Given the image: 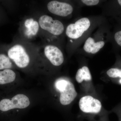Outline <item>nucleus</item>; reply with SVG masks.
Here are the masks:
<instances>
[{
  "label": "nucleus",
  "mask_w": 121,
  "mask_h": 121,
  "mask_svg": "<svg viewBox=\"0 0 121 121\" xmlns=\"http://www.w3.org/2000/svg\"><path fill=\"white\" fill-rule=\"evenodd\" d=\"M55 86L60 93V102L63 105L70 104L78 95L74 84L69 80H57L55 83Z\"/></svg>",
  "instance_id": "obj_1"
},
{
  "label": "nucleus",
  "mask_w": 121,
  "mask_h": 121,
  "mask_svg": "<svg viewBox=\"0 0 121 121\" xmlns=\"http://www.w3.org/2000/svg\"><path fill=\"white\" fill-rule=\"evenodd\" d=\"M7 55L16 65L20 68H25L28 66L30 59L28 54L22 45L16 44L8 50Z\"/></svg>",
  "instance_id": "obj_2"
},
{
  "label": "nucleus",
  "mask_w": 121,
  "mask_h": 121,
  "mask_svg": "<svg viewBox=\"0 0 121 121\" xmlns=\"http://www.w3.org/2000/svg\"><path fill=\"white\" fill-rule=\"evenodd\" d=\"M30 102L27 96L19 94L15 95L12 99H5L0 101V110L7 111L12 109H24L30 105Z\"/></svg>",
  "instance_id": "obj_3"
},
{
  "label": "nucleus",
  "mask_w": 121,
  "mask_h": 121,
  "mask_svg": "<svg viewBox=\"0 0 121 121\" xmlns=\"http://www.w3.org/2000/svg\"><path fill=\"white\" fill-rule=\"evenodd\" d=\"M39 24L42 29L55 35H61L64 31V26L62 22L58 20H53L48 15L41 16L39 18Z\"/></svg>",
  "instance_id": "obj_4"
},
{
  "label": "nucleus",
  "mask_w": 121,
  "mask_h": 121,
  "mask_svg": "<svg viewBox=\"0 0 121 121\" xmlns=\"http://www.w3.org/2000/svg\"><path fill=\"white\" fill-rule=\"evenodd\" d=\"M90 25V21L88 18H81L75 23L71 24L68 26L66 30V35L71 39H78L89 29Z\"/></svg>",
  "instance_id": "obj_5"
},
{
  "label": "nucleus",
  "mask_w": 121,
  "mask_h": 121,
  "mask_svg": "<svg viewBox=\"0 0 121 121\" xmlns=\"http://www.w3.org/2000/svg\"><path fill=\"white\" fill-rule=\"evenodd\" d=\"M79 105L83 112L95 114L100 112L102 107L99 100L91 95H86L80 98Z\"/></svg>",
  "instance_id": "obj_6"
},
{
  "label": "nucleus",
  "mask_w": 121,
  "mask_h": 121,
  "mask_svg": "<svg viewBox=\"0 0 121 121\" xmlns=\"http://www.w3.org/2000/svg\"><path fill=\"white\" fill-rule=\"evenodd\" d=\"M47 8L52 14L63 17L70 15L73 10V7L69 4L55 0L48 2Z\"/></svg>",
  "instance_id": "obj_7"
},
{
  "label": "nucleus",
  "mask_w": 121,
  "mask_h": 121,
  "mask_svg": "<svg viewBox=\"0 0 121 121\" xmlns=\"http://www.w3.org/2000/svg\"><path fill=\"white\" fill-rule=\"evenodd\" d=\"M44 53L47 58L54 66H60L63 63L64 57L62 52L55 45H47L44 48Z\"/></svg>",
  "instance_id": "obj_8"
},
{
  "label": "nucleus",
  "mask_w": 121,
  "mask_h": 121,
  "mask_svg": "<svg viewBox=\"0 0 121 121\" xmlns=\"http://www.w3.org/2000/svg\"><path fill=\"white\" fill-rule=\"evenodd\" d=\"M105 44V42L103 41L95 43L93 38L89 37L85 42L83 49L87 52L95 54L98 52L101 48H102Z\"/></svg>",
  "instance_id": "obj_9"
},
{
  "label": "nucleus",
  "mask_w": 121,
  "mask_h": 121,
  "mask_svg": "<svg viewBox=\"0 0 121 121\" xmlns=\"http://www.w3.org/2000/svg\"><path fill=\"white\" fill-rule=\"evenodd\" d=\"M16 78L15 72L11 69L0 71V84H4L13 82Z\"/></svg>",
  "instance_id": "obj_10"
},
{
  "label": "nucleus",
  "mask_w": 121,
  "mask_h": 121,
  "mask_svg": "<svg viewBox=\"0 0 121 121\" xmlns=\"http://www.w3.org/2000/svg\"><path fill=\"white\" fill-rule=\"evenodd\" d=\"M76 80L78 83L82 82L84 80L90 81L91 80V74L89 68L86 66L83 67L78 70L75 76Z\"/></svg>",
  "instance_id": "obj_11"
},
{
  "label": "nucleus",
  "mask_w": 121,
  "mask_h": 121,
  "mask_svg": "<svg viewBox=\"0 0 121 121\" xmlns=\"http://www.w3.org/2000/svg\"><path fill=\"white\" fill-rule=\"evenodd\" d=\"M25 26L27 29V34L29 35H35L39 31V23L32 18L27 19L25 22Z\"/></svg>",
  "instance_id": "obj_12"
},
{
  "label": "nucleus",
  "mask_w": 121,
  "mask_h": 121,
  "mask_svg": "<svg viewBox=\"0 0 121 121\" xmlns=\"http://www.w3.org/2000/svg\"><path fill=\"white\" fill-rule=\"evenodd\" d=\"M12 67V63L7 55L0 53V70L10 69Z\"/></svg>",
  "instance_id": "obj_13"
},
{
  "label": "nucleus",
  "mask_w": 121,
  "mask_h": 121,
  "mask_svg": "<svg viewBox=\"0 0 121 121\" xmlns=\"http://www.w3.org/2000/svg\"><path fill=\"white\" fill-rule=\"evenodd\" d=\"M107 75L110 78H119L121 79V68H112L107 72Z\"/></svg>",
  "instance_id": "obj_14"
},
{
  "label": "nucleus",
  "mask_w": 121,
  "mask_h": 121,
  "mask_svg": "<svg viewBox=\"0 0 121 121\" xmlns=\"http://www.w3.org/2000/svg\"><path fill=\"white\" fill-rule=\"evenodd\" d=\"M114 39L117 45L121 47V29L115 33L114 35Z\"/></svg>",
  "instance_id": "obj_15"
},
{
  "label": "nucleus",
  "mask_w": 121,
  "mask_h": 121,
  "mask_svg": "<svg viewBox=\"0 0 121 121\" xmlns=\"http://www.w3.org/2000/svg\"><path fill=\"white\" fill-rule=\"evenodd\" d=\"M81 1L87 6H93L98 4L99 1V0H82Z\"/></svg>",
  "instance_id": "obj_16"
},
{
  "label": "nucleus",
  "mask_w": 121,
  "mask_h": 121,
  "mask_svg": "<svg viewBox=\"0 0 121 121\" xmlns=\"http://www.w3.org/2000/svg\"><path fill=\"white\" fill-rule=\"evenodd\" d=\"M118 117H119V121H121V110L119 112H118Z\"/></svg>",
  "instance_id": "obj_17"
},
{
  "label": "nucleus",
  "mask_w": 121,
  "mask_h": 121,
  "mask_svg": "<svg viewBox=\"0 0 121 121\" xmlns=\"http://www.w3.org/2000/svg\"><path fill=\"white\" fill-rule=\"evenodd\" d=\"M2 11H1V9L0 8V20L1 19V16H3V15H2Z\"/></svg>",
  "instance_id": "obj_18"
},
{
  "label": "nucleus",
  "mask_w": 121,
  "mask_h": 121,
  "mask_svg": "<svg viewBox=\"0 0 121 121\" xmlns=\"http://www.w3.org/2000/svg\"><path fill=\"white\" fill-rule=\"evenodd\" d=\"M118 83L119 84H121V79H119V80H118Z\"/></svg>",
  "instance_id": "obj_19"
}]
</instances>
